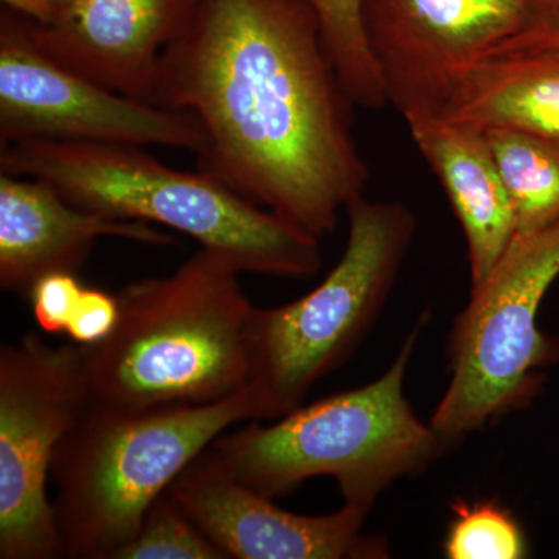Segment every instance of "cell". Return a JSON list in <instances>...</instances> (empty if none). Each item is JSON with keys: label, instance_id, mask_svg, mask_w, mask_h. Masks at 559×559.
I'll return each mask as SVG.
<instances>
[{"label": "cell", "instance_id": "18", "mask_svg": "<svg viewBox=\"0 0 559 559\" xmlns=\"http://www.w3.org/2000/svg\"><path fill=\"white\" fill-rule=\"evenodd\" d=\"M443 540L450 559H522L528 539L513 513L495 499L455 500Z\"/></svg>", "mask_w": 559, "mask_h": 559}, {"label": "cell", "instance_id": "5", "mask_svg": "<svg viewBox=\"0 0 559 559\" xmlns=\"http://www.w3.org/2000/svg\"><path fill=\"white\" fill-rule=\"evenodd\" d=\"M253 417L249 385L198 406L142 412L90 406L51 465L64 557L114 559L173 481L224 430Z\"/></svg>", "mask_w": 559, "mask_h": 559}, {"label": "cell", "instance_id": "17", "mask_svg": "<svg viewBox=\"0 0 559 559\" xmlns=\"http://www.w3.org/2000/svg\"><path fill=\"white\" fill-rule=\"evenodd\" d=\"M318 14L326 49L345 91L355 106L384 108L389 103L384 81L366 35H364L362 0H308Z\"/></svg>", "mask_w": 559, "mask_h": 559}, {"label": "cell", "instance_id": "9", "mask_svg": "<svg viewBox=\"0 0 559 559\" xmlns=\"http://www.w3.org/2000/svg\"><path fill=\"white\" fill-rule=\"evenodd\" d=\"M25 140L170 146L200 153L204 132L183 110L110 91L40 50L32 22L0 13V143Z\"/></svg>", "mask_w": 559, "mask_h": 559}, {"label": "cell", "instance_id": "20", "mask_svg": "<svg viewBox=\"0 0 559 559\" xmlns=\"http://www.w3.org/2000/svg\"><path fill=\"white\" fill-rule=\"evenodd\" d=\"M83 288L73 272H53L33 285L28 299L36 323L44 333L60 334L68 330Z\"/></svg>", "mask_w": 559, "mask_h": 559}, {"label": "cell", "instance_id": "7", "mask_svg": "<svg viewBox=\"0 0 559 559\" xmlns=\"http://www.w3.org/2000/svg\"><path fill=\"white\" fill-rule=\"evenodd\" d=\"M559 277V219L514 238L506 255L454 319L448 344L451 380L429 425L447 451L533 403L559 340L540 331L544 297Z\"/></svg>", "mask_w": 559, "mask_h": 559}, {"label": "cell", "instance_id": "12", "mask_svg": "<svg viewBox=\"0 0 559 559\" xmlns=\"http://www.w3.org/2000/svg\"><path fill=\"white\" fill-rule=\"evenodd\" d=\"M201 0H61L36 44L55 61L110 91L153 105L165 50Z\"/></svg>", "mask_w": 559, "mask_h": 559}, {"label": "cell", "instance_id": "11", "mask_svg": "<svg viewBox=\"0 0 559 559\" xmlns=\"http://www.w3.org/2000/svg\"><path fill=\"white\" fill-rule=\"evenodd\" d=\"M168 495L227 558L385 559L388 539L364 532L367 507L344 503L336 513L305 516L280 509L204 454L173 481Z\"/></svg>", "mask_w": 559, "mask_h": 559}, {"label": "cell", "instance_id": "10", "mask_svg": "<svg viewBox=\"0 0 559 559\" xmlns=\"http://www.w3.org/2000/svg\"><path fill=\"white\" fill-rule=\"evenodd\" d=\"M533 0H362L364 35L390 105L437 119L459 73L527 24Z\"/></svg>", "mask_w": 559, "mask_h": 559}, {"label": "cell", "instance_id": "14", "mask_svg": "<svg viewBox=\"0 0 559 559\" xmlns=\"http://www.w3.org/2000/svg\"><path fill=\"white\" fill-rule=\"evenodd\" d=\"M415 145L457 216L471 272L481 285L516 238V218L484 132L444 119L409 121Z\"/></svg>", "mask_w": 559, "mask_h": 559}, {"label": "cell", "instance_id": "22", "mask_svg": "<svg viewBox=\"0 0 559 559\" xmlns=\"http://www.w3.org/2000/svg\"><path fill=\"white\" fill-rule=\"evenodd\" d=\"M513 51H559V0H533L524 28L492 53Z\"/></svg>", "mask_w": 559, "mask_h": 559}, {"label": "cell", "instance_id": "16", "mask_svg": "<svg viewBox=\"0 0 559 559\" xmlns=\"http://www.w3.org/2000/svg\"><path fill=\"white\" fill-rule=\"evenodd\" d=\"M484 132L516 218V237L559 219V145L513 130Z\"/></svg>", "mask_w": 559, "mask_h": 559}, {"label": "cell", "instance_id": "4", "mask_svg": "<svg viewBox=\"0 0 559 559\" xmlns=\"http://www.w3.org/2000/svg\"><path fill=\"white\" fill-rule=\"evenodd\" d=\"M429 319V312L419 316L378 380L301 404L271 425L255 421L218 437L205 457L271 499L326 476L340 485L344 503L373 509L395 481L417 476L447 451L404 395L407 367Z\"/></svg>", "mask_w": 559, "mask_h": 559}, {"label": "cell", "instance_id": "8", "mask_svg": "<svg viewBox=\"0 0 559 559\" xmlns=\"http://www.w3.org/2000/svg\"><path fill=\"white\" fill-rule=\"evenodd\" d=\"M91 406L83 345L27 334L0 348V558L64 555L47 480L62 439Z\"/></svg>", "mask_w": 559, "mask_h": 559}, {"label": "cell", "instance_id": "2", "mask_svg": "<svg viewBox=\"0 0 559 559\" xmlns=\"http://www.w3.org/2000/svg\"><path fill=\"white\" fill-rule=\"evenodd\" d=\"M238 275L229 261L201 249L171 275L121 290L116 329L100 344L83 345L91 406H198L245 389L253 305Z\"/></svg>", "mask_w": 559, "mask_h": 559}, {"label": "cell", "instance_id": "1", "mask_svg": "<svg viewBox=\"0 0 559 559\" xmlns=\"http://www.w3.org/2000/svg\"><path fill=\"white\" fill-rule=\"evenodd\" d=\"M153 105L200 121L198 170L319 240L366 193L355 103L308 0H201Z\"/></svg>", "mask_w": 559, "mask_h": 559}, {"label": "cell", "instance_id": "21", "mask_svg": "<svg viewBox=\"0 0 559 559\" xmlns=\"http://www.w3.org/2000/svg\"><path fill=\"white\" fill-rule=\"evenodd\" d=\"M119 316V297L100 289L83 288L66 333L75 344L92 347L108 340Z\"/></svg>", "mask_w": 559, "mask_h": 559}, {"label": "cell", "instance_id": "13", "mask_svg": "<svg viewBox=\"0 0 559 559\" xmlns=\"http://www.w3.org/2000/svg\"><path fill=\"white\" fill-rule=\"evenodd\" d=\"M103 237L154 246L176 242L148 223L76 207L46 180L0 176V286L7 293L28 296L44 275L76 274Z\"/></svg>", "mask_w": 559, "mask_h": 559}, {"label": "cell", "instance_id": "6", "mask_svg": "<svg viewBox=\"0 0 559 559\" xmlns=\"http://www.w3.org/2000/svg\"><path fill=\"white\" fill-rule=\"evenodd\" d=\"M348 241L318 288L249 320L253 421H274L304 404L310 390L356 352L373 329L417 234L403 202L359 198L347 207Z\"/></svg>", "mask_w": 559, "mask_h": 559}, {"label": "cell", "instance_id": "15", "mask_svg": "<svg viewBox=\"0 0 559 559\" xmlns=\"http://www.w3.org/2000/svg\"><path fill=\"white\" fill-rule=\"evenodd\" d=\"M559 145V51L492 53L459 73L440 117Z\"/></svg>", "mask_w": 559, "mask_h": 559}, {"label": "cell", "instance_id": "3", "mask_svg": "<svg viewBox=\"0 0 559 559\" xmlns=\"http://www.w3.org/2000/svg\"><path fill=\"white\" fill-rule=\"evenodd\" d=\"M145 146L25 140L0 143V170L46 180L76 207L189 235L238 272L311 277L319 238L205 173L168 167Z\"/></svg>", "mask_w": 559, "mask_h": 559}, {"label": "cell", "instance_id": "19", "mask_svg": "<svg viewBox=\"0 0 559 559\" xmlns=\"http://www.w3.org/2000/svg\"><path fill=\"white\" fill-rule=\"evenodd\" d=\"M227 558L180 510L168 492L151 506L134 538L114 559Z\"/></svg>", "mask_w": 559, "mask_h": 559}, {"label": "cell", "instance_id": "23", "mask_svg": "<svg viewBox=\"0 0 559 559\" xmlns=\"http://www.w3.org/2000/svg\"><path fill=\"white\" fill-rule=\"evenodd\" d=\"M61 0H2L3 7L16 11L36 24H46Z\"/></svg>", "mask_w": 559, "mask_h": 559}]
</instances>
